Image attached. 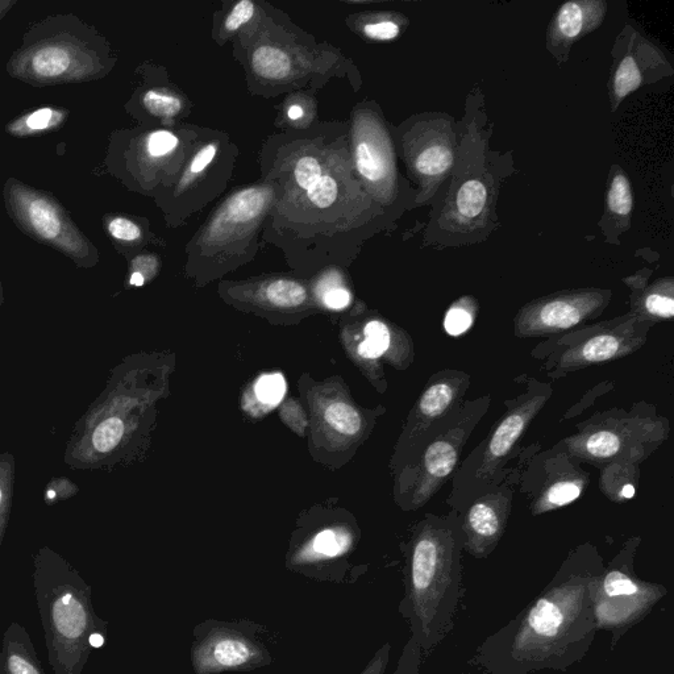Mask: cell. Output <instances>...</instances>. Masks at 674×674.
Here are the masks:
<instances>
[{
  "label": "cell",
  "instance_id": "cell-1",
  "mask_svg": "<svg viewBox=\"0 0 674 674\" xmlns=\"http://www.w3.org/2000/svg\"><path fill=\"white\" fill-rule=\"evenodd\" d=\"M603 569L597 547L578 545L534 602L482 642L476 664L490 674H531L580 663L598 632L594 589Z\"/></svg>",
  "mask_w": 674,
  "mask_h": 674
},
{
  "label": "cell",
  "instance_id": "cell-2",
  "mask_svg": "<svg viewBox=\"0 0 674 674\" xmlns=\"http://www.w3.org/2000/svg\"><path fill=\"white\" fill-rule=\"evenodd\" d=\"M463 552L459 511L427 514L415 527L407 549L405 598L399 613L423 655L430 656L455 626L464 596Z\"/></svg>",
  "mask_w": 674,
  "mask_h": 674
},
{
  "label": "cell",
  "instance_id": "cell-3",
  "mask_svg": "<svg viewBox=\"0 0 674 674\" xmlns=\"http://www.w3.org/2000/svg\"><path fill=\"white\" fill-rule=\"evenodd\" d=\"M33 589L53 674H82L95 649L107 642L108 623L93 606V589L53 549L33 557Z\"/></svg>",
  "mask_w": 674,
  "mask_h": 674
},
{
  "label": "cell",
  "instance_id": "cell-4",
  "mask_svg": "<svg viewBox=\"0 0 674 674\" xmlns=\"http://www.w3.org/2000/svg\"><path fill=\"white\" fill-rule=\"evenodd\" d=\"M114 61L103 37L76 15H56L33 24L12 54L7 72L28 85L85 83L107 76Z\"/></svg>",
  "mask_w": 674,
  "mask_h": 674
},
{
  "label": "cell",
  "instance_id": "cell-5",
  "mask_svg": "<svg viewBox=\"0 0 674 674\" xmlns=\"http://www.w3.org/2000/svg\"><path fill=\"white\" fill-rule=\"evenodd\" d=\"M669 432L668 418L657 414L655 406L638 403L631 411L615 407L594 414L560 444L578 463L599 469L609 464L640 465L668 440Z\"/></svg>",
  "mask_w": 674,
  "mask_h": 674
},
{
  "label": "cell",
  "instance_id": "cell-6",
  "mask_svg": "<svg viewBox=\"0 0 674 674\" xmlns=\"http://www.w3.org/2000/svg\"><path fill=\"white\" fill-rule=\"evenodd\" d=\"M524 381L526 391L505 403L506 413L494 423L488 436L453 473V488L447 498V505L452 510H463L486 490L501 484L510 472L506 464L517 453L519 440L552 398L551 385L534 377H524Z\"/></svg>",
  "mask_w": 674,
  "mask_h": 674
},
{
  "label": "cell",
  "instance_id": "cell-7",
  "mask_svg": "<svg viewBox=\"0 0 674 674\" xmlns=\"http://www.w3.org/2000/svg\"><path fill=\"white\" fill-rule=\"evenodd\" d=\"M655 326L634 314L606 322L585 324L577 330L548 339L532 349L535 359L544 360L543 372L560 380L590 366L613 363L638 352Z\"/></svg>",
  "mask_w": 674,
  "mask_h": 674
},
{
  "label": "cell",
  "instance_id": "cell-8",
  "mask_svg": "<svg viewBox=\"0 0 674 674\" xmlns=\"http://www.w3.org/2000/svg\"><path fill=\"white\" fill-rule=\"evenodd\" d=\"M3 198L12 222L31 239L56 249L78 268L89 269L98 264V249L79 230L56 197L16 178H8Z\"/></svg>",
  "mask_w": 674,
  "mask_h": 674
},
{
  "label": "cell",
  "instance_id": "cell-9",
  "mask_svg": "<svg viewBox=\"0 0 674 674\" xmlns=\"http://www.w3.org/2000/svg\"><path fill=\"white\" fill-rule=\"evenodd\" d=\"M642 539L631 538L603 569L594 589V615L598 632L611 634V647L643 622L665 596L667 588L636 576L635 557Z\"/></svg>",
  "mask_w": 674,
  "mask_h": 674
},
{
  "label": "cell",
  "instance_id": "cell-10",
  "mask_svg": "<svg viewBox=\"0 0 674 674\" xmlns=\"http://www.w3.org/2000/svg\"><path fill=\"white\" fill-rule=\"evenodd\" d=\"M492 405V395L465 401L456 418L431 439L418 457L405 467V492L410 510L422 509L443 488L459 467L470 436Z\"/></svg>",
  "mask_w": 674,
  "mask_h": 674
},
{
  "label": "cell",
  "instance_id": "cell-11",
  "mask_svg": "<svg viewBox=\"0 0 674 674\" xmlns=\"http://www.w3.org/2000/svg\"><path fill=\"white\" fill-rule=\"evenodd\" d=\"M265 632L261 624L247 619H208L197 624L190 648L194 673H245L269 667L273 656L262 640Z\"/></svg>",
  "mask_w": 674,
  "mask_h": 674
},
{
  "label": "cell",
  "instance_id": "cell-12",
  "mask_svg": "<svg viewBox=\"0 0 674 674\" xmlns=\"http://www.w3.org/2000/svg\"><path fill=\"white\" fill-rule=\"evenodd\" d=\"M532 448V455L520 457L518 489L530 498L532 517L552 513L572 505L582 497L590 484V474L582 468L563 445L539 453Z\"/></svg>",
  "mask_w": 674,
  "mask_h": 674
},
{
  "label": "cell",
  "instance_id": "cell-13",
  "mask_svg": "<svg viewBox=\"0 0 674 674\" xmlns=\"http://www.w3.org/2000/svg\"><path fill=\"white\" fill-rule=\"evenodd\" d=\"M472 384L463 370L444 369L432 374L411 411L402 439L405 467L418 457L422 449L444 430L463 409Z\"/></svg>",
  "mask_w": 674,
  "mask_h": 674
},
{
  "label": "cell",
  "instance_id": "cell-14",
  "mask_svg": "<svg viewBox=\"0 0 674 674\" xmlns=\"http://www.w3.org/2000/svg\"><path fill=\"white\" fill-rule=\"evenodd\" d=\"M610 301V291L601 289L569 290L535 299L515 316L514 334L519 339L568 334L599 318Z\"/></svg>",
  "mask_w": 674,
  "mask_h": 674
},
{
  "label": "cell",
  "instance_id": "cell-15",
  "mask_svg": "<svg viewBox=\"0 0 674 674\" xmlns=\"http://www.w3.org/2000/svg\"><path fill=\"white\" fill-rule=\"evenodd\" d=\"M522 465L510 469L501 484L486 490L459 511L464 551L474 559H488L506 534Z\"/></svg>",
  "mask_w": 674,
  "mask_h": 674
},
{
  "label": "cell",
  "instance_id": "cell-16",
  "mask_svg": "<svg viewBox=\"0 0 674 674\" xmlns=\"http://www.w3.org/2000/svg\"><path fill=\"white\" fill-rule=\"evenodd\" d=\"M355 535L344 527L324 528L291 553L287 568L319 581L343 582L337 561L344 559L355 545Z\"/></svg>",
  "mask_w": 674,
  "mask_h": 674
},
{
  "label": "cell",
  "instance_id": "cell-17",
  "mask_svg": "<svg viewBox=\"0 0 674 674\" xmlns=\"http://www.w3.org/2000/svg\"><path fill=\"white\" fill-rule=\"evenodd\" d=\"M606 12L603 2H568L557 11L551 28V39L556 44H572L586 32L602 23Z\"/></svg>",
  "mask_w": 674,
  "mask_h": 674
},
{
  "label": "cell",
  "instance_id": "cell-18",
  "mask_svg": "<svg viewBox=\"0 0 674 674\" xmlns=\"http://www.w3.org/2000/svg\"><path fill=\"white\" fill-rule=\"evenodd\" d=\"M0 674H47L27 628L12 622L0 646Z\"/></svg>",
  "mask_w": 674,
  "mask_h": 674
},
{
  "label": "cell",
  "instance_id": "cell-19",
  "mask_svg": "<svg viewBox=\"0 0 674 674\" xmlns=\"http://www.w3.org/2000/svg\"><path fill=\"white\" fill-rule=\"evenodd\" d=\"M356 166L361 177L373 185H384L393 180V161L384 139L376 133L361 131L355 148Z\"/></svg>",
  "mask_w": 674,
  "mask_h": 674
},
{
  "label": "cell",
  "instance_id": "cell-20",
  "mask_svg": "<svg viewBox=\"0 0 674 674\" xmlns=\"http://www.w3.org/2000/svg\"><path fill=\"white\" fill-rule=\"evenodd\" d=\"M68 108L45 106L18 116L6 126V132L16 139H27L60 130L68 122Z\"/></svg>",
  "mask_w": 674,
  "mask_h": 674
},
{
  "label": "cell",
  "instance_id": "cell-21",
  "mask_svg": "<svg viewBox=\"0 0 674 674\" xmlns=\"http://www.w3.org/2000/svg\"><path fill=\"white\" fill-rule=\"evenodd\" d=\"M631 314L652 324L672 320L674 315L673 281L661 280L632 301Z\"/></svg>",
  "mask_w": 674,
  "mask_h": 674
},
{
  "label": "cell",
  "instance_id": "cell-22",
  "mask_svg": "<svg viewBox=\"0 0 674 674\" xmlns=\"http://www.w3.org/2000/svg\"><path fill=\"white\" fill-rule=\"evenodd\" d=\"M601 470L599 490L609 501L626 503L635 497L642 476L640 465L609 464Z\"/></svg>",
  "mask_w": 674,
  "mask_h": 674
},
{
  "label": "cell",
  "instance_id": "cell-23",
  "mask_svg": "<svg viewBox=\"0 0 674 674\" xmlns=\"http://www.w3.org/2000/svg\"><path fill=\"white\" fill-rule=\"evenodd\" d=\"M452 164V149L443 143L428 144L416 155L414 161L416 172L427 180H439L444 177Z\"/></svg>",
  "mask_w": 674,
  "mask_h": 674
},
{
  "label": "cell",
  "instance_id": "cell-24",
  "mask_svg": "<svg viewBox=\"0 0 674 674\" xmlns=\"http://www.w3.org/2000/svg\"><path fill=\"white\" fill-rule=\"evenodd\" d=\"M365 339L359 345V355L365 360H377L390 352L393 331L382 320H372L364 328Z\"/></svg>",
  "mask_w": 674,
  "mask_h": 674
},
{
  "label": "cell",
  "instance_id": "cell-25",
  "mask_svg": "<svg viewBox=\"0 0 674 674\" xmlns=\"http://www.w3.org/2000/svg\"><path fill=\"white\" fill-rule=\"evenodd\" d=\"M478 303L472 297L460 298L452 303L444 316V331L449 336L457 337L464 334L476 323Z\"/></svg>",
  "mask_w": 674,
  "mask_h": 674
},
{
  "label": "cell",
  "instance_id": "cell-26",
  "mask_svg": "<svg viewBox=\"0 0 674 674\" xmlns=\"http://www.w3.org/2000/svg\"><path fill=\"white\" fill-rule=\"evenodd\" d=\"M253 68L261 77L282 79L290 73L291 61L280 49L261 47L253 54Z\"/></svg>",
  "mask_w": 674,
  "mask_h": 674
},
{
  "label": "cell",
  "instance_id": "cell-27",
  "mask_svg": "<svg viewBox=\"0 0 674 674\" xmlns=\"http://www.w3.org/2000/svg\"><path fill=\"white\" fill-rule=\"evenodd\" d=\"M15 460L10 453L0 456V547H2L12 505Z\"/></svg>",
  "mask_w": 674,
  "mask_h": 674
},
{
  "label": "cell",
  "instance_id": "cell-28",
  "mask_svg": "<svg viewBox=\"0 0 674 674\" xmlns=\"http://www.w3.org/2000/svg\"><path fill=\"white\" fill-rule=\"evenodd\" d=\"M488 202V190L484 183L470 180L460 187L456 197L457 212L465 219H474L482 214Z\"/></svg>",
  "mask_w": 674,
  "mask_h": 674
},
{
  "label": "cell",
  "instance_id": "cell-29",
  "mask_svg": "<svg viewBox=\"0 0 674 674\" xmlns=\"http://www.w3.org/2000/svg\"><path fill=\"white\" fill-rule=\"evenodd\" d=\"M327 423L340 434L353 436L363 428V419L352 406L343 402H335L327 407L324 413Z\"/></svg>",
  "mask_w": 674,
  "mask_h": 674
},
{
  "label": "cell",
  "instance_id": "cell-30",
  "mask_svg": "<svg viewBox=\"0 0 674 674\" xmlns=\"http://www.w3.org/2000/svg\"><path fill=\"white\" fill-rule=\"evenodd\" d=\"M266 298L273 305L281 307H295L306 301L305 287L290 280H277L269 284L265 290Z\"/></svg>",
  "mask_w": 674,
  "mask_h": 674
},
{
  "label": "cell",
  "instance_id": "cell-31",
  "mask_svg": "<svg viewBox=\"0 0 674 674\" xmlns=\"http://www.w3.org/2000/svg\"><path fill=\"white\" fill-rule=\"evenodd\" d=\"M643 83L642 72H640L635 58L631 56L624 57L619 64L614 76V94L619 101H623L627 95L638 90Z\"/></svg>",
  "mask_w": 674,
  "mask_h": 674
},
{
  "label": "cell",
  "instance_id": "cell-32",
  "mask_svg": "<svg viewBox=\"0 0 674 674\" xmlns=\"http://www.w3.org/2000/svg\"><path fill=\"white\" fill-rule=\"evenodd\" d=\"M104 230L116 243L137 244L143 239L139 224L127 216L108 215L103 219Z\"/></svg>",
  "mask_w": 674,
  "mask_h": 674
},
{
  "label": "cell",
  "instance_id": "cell-33",
  "mask_svg": "<svg viewBox=\"0 0 674 674\" xmlns=\"http://www.w3.org/2000/svg\"><path fill=\"white\" fill-rule=\"evenodd\" d=\"M607 207L618 216L631 214L634 197H632L630 181L623 173L617 174L611 182L609 194H607Z\"/></svg>",
  "mask_w": 674,
  "mask_h": 674
},
{
  "label": "cell",
  "instance_id": "cell-34",
  "mask_svg": "<svg viewBox=\"0 0 674 674\" xmlns=\"http://www.w3.org/2000/svg\"><path fill=\"white\" fill-rule=\"evenodd\" d=\"M305 191L311 205L320 208V210H326V208L334 205L337 193H339L335 178L328 176V174H323L318 180L311 182Z\"/></svg>",
  "mask_w": 674,
  "mask_h": 674
},
{
  "label": "cell",
  "instance_id": "cell-35",
  "mask_svg": "<svg viewBox=\"0 0 674 674\" xmlns=\"http://www.w3.org/2000/svg\"><path fill=\"white\" fill-rule=\"evenodd\" d=\"M256 395L259 401L274 407L282 401L286 394V381L280 373L264 374L256 384Z\"/></svg>",
  "mask_w": 674,
  "mask_h": 674
},
{
  "label": "cell",
  "instance_id": "cell-36",
  "mask_svg": "<svg viewBox=\"0 0 674 674\" xmlns=\"http://www.w3.org/2000/svg\"><path fill=\"white\" fill-rule=\"evenodd\" d=\"M143 103L144 107L147 108L152 115L164 116V118L176 116L182 108L180 99L156 90L148 91V93L144 95Z\"/></svg>",
  "mask_w": 674,
  "mask_h": 674
},
{
  "label": "cell",
  "instance_id": "cell-37",
  "mask_svg": "<svg viewBox=\"0 0 674 674\" xmlns=\"http://www.w3.org/2000/svg\"><path fill=\"white\" fill-rule=\"evenodd\" d=\"M323 176V166L318 158L312 156L302 157L294 168V180L302 190H306L311 182Z\"/></svg>",
  "mask_w": 674,
  "mask_h": 674
},
{
  "label": "cell",
  "instance_id": "cell-38",
  "mask_svg": "<svg viewBox=\"0 0 674 674\" xmlns=\"http://www.w3.org/2000/svg\"><path fill=\"white\" fill-rule=\"evenodd\" d=\"M422 657V649L410 636L409 642L403 648L402 655L399 657L397 668H395L393 674H419Z\"/></svg>",
  "mask_w": 674,
  "mask_h": 674
},
{
  "label": "cell",
  "instance_id": "cell-39",
  "mask_svg": "<svg viewBox=\"0 0 674 674\" xmlns=\"http://www.w3.org/2000/svg\"><path fill=\"white\" fill-rule=\"evenodd\" d=\"M178 139L176 135L168 131H157L148 136L145 149L151 157H164L172 153L177 148Z\"/></svg>",
  "mask_w": 674,
  "mask_h": 674
},
{
  "label": "cell",
  "instance_id": "cell-40",
  "mask_svg": "<svg viewBox=\"0 0 674 674\" xmlns=\"http://www.w3.org/2000/svg\"><path fill=\"white\" fill-rule=\"evenodd\" d=\"M364 33L370 40L390 41L397 39L399 33H401V28L393 20H380V22L365 26Z\"/></svg>",
  "mask_w": 674,
  "mask_h": 674
},
{
  "label": "cell",
  "instance_id": "cell-41",
  "mask_svg": "<svg viewBox=\"0 0 674 674\" xmlns=\"http://www.w3.org/2000/svg\"><path fill=\"white\" fill-rule=\"evenodd\" d=\"M253 15H255V4L249 2V0H243V2L236 4L234 10L228 15L224 26H226L228 32L237 31L244 24H247L253 18Z\"/></svg>",
  "mask_w": 674,
  "mask_h": 674
},
{
  "label": "cell",
  "instance_id": "cell-42",
  "mask_svg": "<svg viewBox=\"0 0 674 674\" xmlns=\"http://www.w3.org/2000/svg\"><path fill=\"white\" fill-rule=\"evenodd\" d=\"M77 492V486L72 484L68 478H58V480H53L47 486L44 499L48 505H53V503L61 501V499L73 497Z\"/></svg>",
  "mask_w": 674,
  "mask_h": 674
},
{
  "label": "cell",
  "instance_id": "cell-43",
  "mask_svg": "<svg viewBox=\"0 0 674 674\" xmlns=\"http://www.w3.org/2000/svg\"><path fill=\"white\" fill-rule=\"evenodd\" d=\"M322 299L328 309L343 310L351 303V293L344 287L327 286L323 291Z\"/></svg>",
  "mask_w": 674,
  "mask_h": 674
},
{
  "label": "cell",
  "instance_id": "cell-44",
  "mask_svg": "<svg viewBox=\"0 0 674 674\" xmlns=\"http://www.w3.org/2000/svg\"><path fill=\"white\" fill-rule=\"evenodd\" d=\"M391 656V644L385 643L372 657V660L365 665L363 671L359 674H385L389 667Z\"/></svg>",
  "mask_w": 674,
  "mask_h": 674
},
{
  "label": "cell",
  "instance_id": "cell-45",
  "mask_svg": "<svg viewBox=\"0 0 674 674\" xmlns=\"http://www.w3.org/2000/svg\"><path fill=\"white\" fill-rule=\"evenodd\" d=\"M216 151H218V148L212 144L202 148L201 151L197 153V156L194 157L193 162H191L190 172L197 174L201 173L203 169H206L207 166L211 164V161L214 160Z\"/></svg>",
  "mask_w": 674,
  "mask_h": 674
},
{
  "label": "cell",
  "instance_id": "cell-46",
  "mask_svg": "<svg viewBox=\"0 0 674 674\" xmlns=\"http://www.w3.org/2000/svg\"><path fill=\"white\" fill-rule=\"evenodd\" d=\"M18 3L16 0H0V20L11 11V8Z\"/></svg>",
  "mask_w": 674,
  "mask_h": 674
},
{
  "label": "cell",
  "instance_id": "cell-47",
  "mask_svg": "<svg viewBox=\"0 0 674 674\" xmlns=\"http://www.w3.org/2000/svg\"><path fill=\"white\" fill-rule=\"evenodd\" d=\"M287 116H289L291 120H299L303 116V108L298 106V104H294V106H291L289 111H287Z\"/></svg>",
  "mask_w": 674,
  "mask_h": 674
},
{
  "label": "cell",
  "instance_id": "cell-48",
  "mask_svg": "<svg viewBox=\"0 0 674 674\" xmlns=\"http://www.w3.org/2000/svg\"><path fill=\"white\" fill-rule=\"evenodd\" d=\"M145 278L143 274L137 273V272H132L131 277H130V285L131 286H136V287H141L144 286L145 284Z\"/></svg>",
  "mask_w": 674,
  "mask_h": 674
},
{
  "label": "cell",
  "instance_id": "cell-49",
  "mask_svg": "<svg viewBox=\"0 0 674 674\" xmlns=\"http://www.w3.org/2000/svg\"><path fill=\"white\" fill-rule=\"evenodd\" d=\"M3 303H4L3 285L2 280H0V306H2Z\"/></svg>",
  "mask_w": 674,
  "mask_h": 674
}]
</instances>
